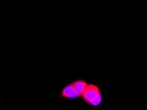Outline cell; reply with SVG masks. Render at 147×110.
Segmentation results:
<instances>
[{"instance_id": "1", "label": "cell", "mask_w": 147, "mask_h": 110, "mask_svg": "<svg viewBox=\"0 0 147 110\" xmlns=\"http://www.w3.org/2000/svg\"><path fill=\"white\" fill-rule=\"evenodd\" d=\"M100 93V90L96 85L93 84H88L87 88L82 94L81 97L86 104H88L90 101L94 100Z\"/></svg>"}, {"instance_id": "2", "label": "cell", "mask_w": 147, "mask_h": 110, "mask_svg": "<svg viewBox=\"0 0 147 110\" xmlns=\"http://www.w3.org/2000/svg\"><path fill=\"white\" fill-rule=\"evenodd\" d=\"M59 97L61 98H67V99L70 100H75L81 97V96L75 90L72 84L70 83V84H67L64 87V88L62 90L61 95H60Z\"/></svg>"}, {"instance_id": "3", "label": "cell", "mask_w": 147, "mask_h": 110, "mask_svg": "<svg viewBox=\"0 0 147 110\" xmlns=\"http://www.w3.org/2000/svg\"><path fill=\"white\" fill-rule=\"evenodd\" d=\"M72 84L73 88H74L75 90L79 94L80 96H82V94L85 90L86 88H87L88 83L86 82L85 80H76L75 81L71 82Z\"/></svg>"}, {"instance_id": "4", "label": "cell", "mask_w": 147, "mask_h": 110, "mask_svg": "<svg viewBox=\"0 0 147 110\" xmlns=\"http://www.w3.org/2000/svg\"><path fill=\"white\" fill-rule=\"evenodd\" d=\"M102 102V95L101 94H99L96 97L94 100L90 101V102L88 103V105H91V106H98V105L100 104V103Z\"/></svg>"}]
</instances>
